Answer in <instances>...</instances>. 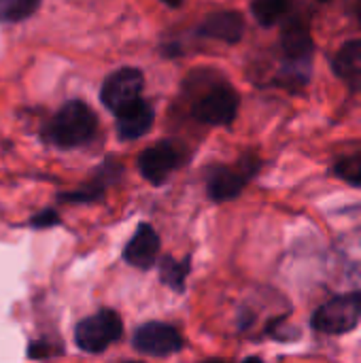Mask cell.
I'll return each mask as SVG.
<instances>
[{"label": "cell", "instance_id": "7a4b0ae2", "mask_svg": "<svg viewBox=\"0 0 361 363\" xmlns=\"http://www.w3.org/2000/svg\"><path fill=\"white\" fill-rule=\"evenodd\" d=\"M281 49L285 57L283 79L294 87H304L311 79L313 55H315V40L311 28L300 17H289L281 32Z\"/></svg>", "mask_w": 361, "mask_h": 363}, {"label": "cell", "instance_id": "3957f363", "mask_svg": "<svg viewBox=\"0 0 361 363\" xmlns=\"http://www.w3.org/2000/svg\"><path fill=\"white\" fill-rule=\"evenodd\" d=\"M361 323V291H349L336 296L321 304L313 317L311 325L315 332L326 336H345L357 330Z\"/></svg>", "mask_w": 361, "mask_h": 363}, {"label": "cell", "instance_id": "2e32d148", "mask_svg": "<svg viewBox=\"0 0 361 363\" xmlns=\"http://www.w3.org/2000/svg\"><path fill=\"white\" fill-rule=\"evenodd\" d=\"M336 179L345 181L351 187H360L361 189V149L355 153H349L340 160H336L332 164L330 170Z\"/></svg>", "mask_w": 361, "mask_h": 363}, {"label": "cell", "instance_id": "9a60e30c", "mask_svg": "<svg viewBox=\"0 0 361 363\" xmlns=\"http://www.w3.org/2000/svg\"><path fill=\"white\" fill-rule=\"evenodd\" d=\"M191 270V262L189 257L183 262H177L172 257H164L162 266H160V279L166 287L174 289V291H183L185 289V279L187 272Z\"/></svg>", "mask_w": 361, "mask_h": 363}, {"label": "cell", "instance_id": "4fadbf2b", "mask_svg": "<svg viewBox=\"0 0 361 363\" xmlns=\"http://www.w3.org/2000/svg\"><path fill=\"white\" fill-rule=\"evenodd\" d=\"M330 64L334 74L343 79L351 91H361V38L343 43Z\"/></svg>", "mask_w": 361, "mask_h": 363}, {"label": "cell", "instance_id": "6da1fadb", "mask_svg": "<svg viewBox=\"0 0 361 363\" xmlns=\"http://www.w3.org/2000/svg\"><path fill=\"white\" fill-rule=\"evenodd\" d=\"M98 119L89 104L81 100L66 102L43 128V140L60 147V149H74L89 143L96 136Z\"/></svg>", "mask_w": 361, "mask_h": 363}, {"label": "cell", "instance_id": "ac0fdd59", "mask_svg": "<svg viewBox=\"0 0 361 363\" xmlns=\"http://www.w3.org/2000/svg\"><path fill=\"white\" fill-rule=\"evenodd\" d=\"M55 223H60V217L53 211H43L38 217H32L30 219V225L32 228H49V225H55Z\"/></svg>", "mask_w": 361, "mask_h": 363}, {"label": "cell", "instance_id": "e0dca14e", "mask_svg": "<svg viewBox=\"0 0 361 363\" xmlns=\"http://www.w3.org/2000/svg\"><path fill=\"white\" fill-rule=\"evenodd\" d=\"M43 0H0V21L15 23L32 17Z\"/></svg>", "mask_w": 361, "mask_h": 363}, {"label": "cell", "instance_id": "ba28073f", "mask_svg": "<svg viewBox=\"0 0 361 363\" xmlns=\"http://www.w3.org/2000/svg\"><path fill=\"white\" fill-rule=\"evenodd\" d=\"M132 345L138 353L149 357H166L172 353H179L183 349V338L177 332V328L160 321L145 323L136 328Z\"/></svg>", "mask_w": 361, "mask_h": 363}, {"label": "cell", "instance_id": "5bb4252c", "mask_svg": "<svg viewBox=\"0 0 361 363\" xmlns=\"http://www.w3.org/2000/svg\"><path fill=\"white\" fill-rule=\"evenodd\" d=\"M289 6H291V0H253L251 13L260 26L272 28L289 13Z\"/></svg>", "mask_w": 361, "mask_h": 363}, {"label": "cell", "instance_id": "30bf717a", "mask_svg": "<svg viewBox=\"0 0 361 363\" xmlns=\"http://www.w3.org/2000/svg\"><path fill=\"white\" fill-rule=\"evenodd\" d=\"M115 117H117V136L121 140H136L151 130L153 108L147 100L136 98L134 102L117 111Z\"/></svg>", "mask_w": 361, "mask_h": 363}, {"label": "cell", "instance_id": "5b68a950", "mask_svg": "<svg viewBox=\"0 0 361 363\" xmlns=\"http://www.w3.org/2000/svg\"><path fill=\"white\" fill-rule=\"evenodd\" d=\"M260 160L257 157H243L236 166H215L209 172L206 189L209 198L215 202H228L240 196L247 183L257 174Z\"/></svg>", "mask_w": 361, "mask_h": 363}, {"label": "cell", "instance_id": "52a82bcc", "mask_svg": "<svg viewBox=\"0 0 361 363\" xmlns=\"http://www.w3.org/2000/svg\"><path fill=\"white\" fill-rule=\"evenodd\" d=\"M183 149L172 140H162L155 147L145 149L138 155V170L151 185H162L168 181L170 172H174L183 164Z\"/></svg>", "mask_w": 361, "mask_h": 363}, {"label": "cell", "instance_id": "9c48e42d", "mask_svg": "<svg viewBox=\"0 0 361 363\" xmlns=\"http://www.w3.org/2000/svg\"><path fill=\"white\" fill-rule=\"evenodd\" d=\"M143 85L145 77L138 68H119L102 83L100 100L111 113H117L136 98H140Z\"/></svg>", "mask_w": 361, "mask_h": 363}, {"label": "cell", "instance_id": "7c38bea8", "mask_svg": "<svg viewBox=\"0 0 361 363\" xmlns=\"http://www.w3.org/2000/svg\"><path fill=\"white\" fill-rule=\"evenodd\" d=\"M243 34H245V19L236 11H217V13H211L198 26V36L226 40L230 45L238 43L243 38Z\"/></svg>", "mask_w": 361, "mask_h": 363}, {"label": "cell", "instance_id": "d6986e66", "mask_svg": "<svg viewBox=\"0 0 361 363\" xmlns=\"http://www.w3.org/2000/svg\"><path fill=\"white\" fill-rule=\"evenodd\" d=\"M162 2H166L168 6H172V9H174V6H181V2H183V0H162Z\"/></svg>", "mask_w": 361, "mask_h": 363}, {"label": "cell", "instance_id": "8fae6325", "mask_svg": "<svg viewBox=\"0 0 361 363\" xmlns=\"http://www.w3.org/2000/svg\"><path fill=\"white\" fill-rule=\"evenodd\" d=\"M160 253V236L157 232L149 225V223H140L138 230L134 232V236L130 238L126 251H123V259L134 266V268H151L157 259Z\"/></svg>", "mask_w": 361, "mask_h": 363}, {"label": "cell", "instance_id": "ffe728a7", "mask_svg": "<svg viewBox=\"0 0 361 363\" xmlns=\"http://www.w3.org/2000/svg\"><path fill=\"white\" fill-rule=\"evenodd\" d=\"M317 2H330V0H317Z\"/></svg>", "mask_w": 361, "mask_h": 363}, {"label": "cell", "instance_id": "277c9868", "mask_svg": "<svg viewBox=\"0 0 361 363\" xmlns=\"http://www.w3.org/2000/svg\"><path fill=\"white\" fill-rule=\"evenodd\" d=\"M123 336V321L117 313L104 308L83 319L74 328V342L85 353H102Z\"/></svg>", "mask_w": 361, "mask_h": 363}, {"label": "cell", "instance_id": "8992f818", "mask_svg": "<svg viewBox=\"0 0 361 363\" xmlns=\"http://www.w3.org/2000/svg\"><path fill=\"white\" fill-rule=\"evenodd\" d=\"M238 94L234 91L232 85L221 83L209 89L196 104H194V119L206 125H230L236 119L238 113Z\"/></svg>", "mask_w": 361, "mask_h": 363}]
</instances>
